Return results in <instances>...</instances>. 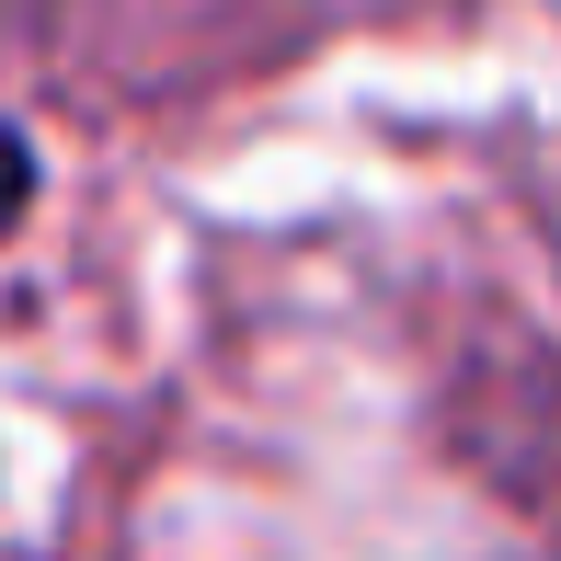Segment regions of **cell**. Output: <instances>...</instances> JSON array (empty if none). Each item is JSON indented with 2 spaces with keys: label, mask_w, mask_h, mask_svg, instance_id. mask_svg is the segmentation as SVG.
I'll list each match as a JSON object with an SVG mask.
<instances>
[{
  "label": "cell",
  "mask_w": 561,
  "mask_h": 561,
  "mask_svg": "<svg viewBox=\"0 0 561 561\" xmlns=\"http://www.w3.org/2000/svg\"><path fill=\"white\" fill-rule=\"evenodd\" d=\"M23 195H35V149H23L12 126H0V229L23 218Z\"/></svg>",
  "instance_id": "obj_1"
}]
</instances>
